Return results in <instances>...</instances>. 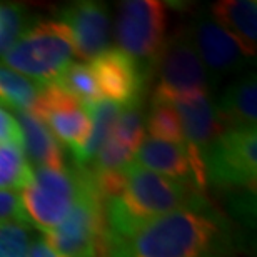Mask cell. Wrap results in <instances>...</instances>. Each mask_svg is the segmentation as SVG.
Wrapping results in <instances>:
<instances>
[{
  "instance_id": "1",
  "label": "cell",
  "mask_w": 257,
  "mask_h": 257,
  "mask_svg": "<svg viewBox=\"0 0 257 257\" xmlns=\"http://www.w3.org/2000/svg\"><path fill=\"white\" fill-rule=\"evenodd\" d=\"M227 245L222 217L209 205L184 207L105 240V257H220Z\"/></svg>"
},
{
  "instance_id": "2",
  "label": "cell",
  "mask_w": 257,
  "mask_h": 257,
  "mask_svg": "<svg viewBox=\"0 0 257 257\" xmlns=\"http://www.w3.org/2000/svg\"><path fill=\"white\" fill-rule=\"evenodd\" d=\"M205 194L134 162L122 169L119 189L104 200L105 240L122 237L152 219L205 202Z\"/></svg>"
},
{
  "instance_id": "3",
  "label": "cell",
  "mask_w": 257,
  "mask_h": 257,
  "mask_svg": "<svg viewBox=\"0 0 257 257\" xmlns=\"http://www.w3.org/2000/svg\"><path fill=\"white\" fill-rule=\"evenodd\" d=\"M74 57V45L69 29L54 20H39L25 29L12 47L4 55V65L27 79L50 84Z\"/></svg>"
},
{
  "instance_id": "4",
  "label": "cell",
  "mask_w": 257,
  "mask_h": 257,
  "mask_svg": "<svg viewBox=\"0 0 257 257\" xmlns=\"http://www.w3.org/2000/svg\"><path fill=\"white\" fill-rule=\"evenodd\" d=\"M44 239L50 247L67 257H100L104 254V200L85 169H79V194L70 214L54 230L44 234Z\"/></svg>"
},
{
  "instance_id": "5",
  "label": "cell",
  "mask_w": 257,
  "mask_h": 257,
  "mask_svg": "<svg viewBox=\"0 0 257 257\" xmlns=\"http://www.w3.org/2000/svg\"><path fill=\"white\" fill-rule=\"evenodd\" d=\"M169 12L157 0H125L119 4L115 39L119 49L142 69L149 79L167 44Z\"/></svg>"
},
{
  "instance_id": "6",
  "label": "cell",
  "mask_w": 257,
  "mask_h": 257,
  "mask_svg": "<svg viewBox=\"0 0 257 257\" xmlns=\"http://www.w3.org/2000/svg\"><path fill=\"white\" fill-rule=\"evenodd\" d=\"M202 161L207 184L255 194L257 128L225 131L210 144Z\"/></svg>"
},
{
  "instance_id": "7",
  "label": "cell",
  "mask_w": 257,
  "mask_h": 257,
  "mask_svg": "<svg viewBox=\"0 0 257 257\" xmlns=\"http://www.w3.org/2000/svg\"><path fill=\"white\" fill-rule=\"evenodd\" d=\"M157 85L154 100L174 102L209 94V75L200 62L187 27L177 30L164 47L156 65Z\"/></svg>"
},
{
  "instance_id": "8",
  "label": "cell",
  "mask_w": 257,
  "mask_h": 257,
  "mask_svg": "<svg viewBox=\"0 0 257 257\" xmlns=\"http://www.w3.org/2000/svg\"><path fill=\"white\" fill-rule=\"evenodd\" d=\"M79 194V169L37 167L32 182L22 191V205L32 227L42 234L54 230L65 220Z\"/></svg>"
},
{
  "instance_id": "9",
  "label": "cell",
  "mask_w": 257,
  "mask_h": 257,
  "mask_svg": "<svg viewBox=\"0 0 257 257\" xmlns=\"http://www.w3.org/2000/svg\"><path fill=\"white\" fill-rule=\"evenodd\" d=\"M30 114L40 119L59 142L70 152L84 147L90 132V119L85 107L54 84L42 85Z\"/></svg>"
},
{
  "instance_id": "10",
  "label": "cell",
  "mask_w": 257,
  "mask_h": 257,
  "mask_svg": "<svg viewBox=\"0 0 257 257\" xmlns=\"http://www.w3.org/2000/svg\"><path fill=\"white\" fill-rule=\"evenodd\" d=\"M132 162L159 176L187 184L200 194H205L207 189L204 164L195 161L186 144L162 142L147 137L139 146Z\"/></svg>"
},
{
  "instance_id": "11",
  "label": "cell",
  "mask_w": 257,
  "mask_h": 257,
  "mask_svg": "<svg viewBox=\"0 0 257 257\" xmlns=\"http://www.w3.org/2000/svg\"><path fill=\"white\" fill-rule=\"evenodd\" d=\"M90 70L95 77L102 100L114 102L122 107L142 100L147 77L120 49H107L92 59Z\"/></svg>"
},
{
  "instance_id": "12",
  "label": "cell",
  "mask_w": 257,
  "mask_h": 257,
  "mask_svg": "<svg viewBox=\"0 0 257 257\" xmlns=\"http://www.w3.org/2000/svg\"><path fill=\"white\" fill-rule=\"evenodd\" d=\"M187 32L209 77L219 80L224 75L240 72L247 65V59L239 50L237 44L214 22L212 17L204 14L195 15L187 25Z\"/></svg>"
},
{
  "instance_id": "13",
  "label": "cell",
  "mask_w": 257,
  "mask_h": 257,
  "mask_svg": "<svg viewBox=\"0 0 257 257\" xmlns=\"http://www.w3.org/2000/svg\"><path fill=\"white\" fill-rule=\"evenodd\" d=\"M60 22L69 29L74 54L92 60L110 47V14L105 4L84 0L67 5Z\"/></svg>"
},
{
  "instance_id": "14",
  "label": "cell",
  "mask_w": 257,
  "mask_h": 257,
  "mask_svg": "<svg viewBox=\"0 0 257 257\" xmlns=\"http://www.w3.org/2000/svg\"><path fill=\"white\" fill-rule=\"evenodd\" d=\"M171 104L181 119L186 146L189 147L192 156L204 164V152L207 151L215 139L225 132L217 114H215L212 99L209 97V94H204L189 97V99L174 100Z\"/></svg>"
},
{
  "instance_id": "15",
  "label": "cell",
  "mask_w": 257,
  "mask_h": 257,
  "mask_svg": "<svg viewBox=\"0 0 257 257\" xmlns=\"http://www.w3.org/2000/svg\"><path fill=\"white\" fill-rule=\"evenodd\" d=\"M214 105L225 131L257 128V80L254 72L230 82Z\"/></svg>"
},
{
  "instance_id": "16",
  "label": "cell",
  "mask_w": 257,
  "mask_h": 257,
  "mask_svg": "<svg viewBox=\"0 0 257 257\" xmlns=\"http://www.w3.org/2000/svg\"><path fill=\"white\" fill-rule=\"evenodd\" d=\"M214 22L227 32L245 59L257 54V2L220 0L210 7Z\"/></svg>"
},
{
  "instance_id": "17",
  "label": "cell",
  "mask_w": 257,
  "mask_h": 257,
  "mask_svg": "<svg viewBox=\"0 0 257 257\" xmlns=\"http://www.w3.org/2000/svg\"><path fill=\"white\" fill-rule=\"evenodd\" d=\"M15 119L22 131V147L35 166L52 171L67 169L60 142L42 120L30 112H17Z\"/></svg>"
},
{
  "instance_id": "18",
  "label": "cell",
  "mask_w": 257,
  "mask_h": 257,
  "mask_svg": "<svg viewBox=\"0 0 257 257\" xmlns=\"http://www.w3.org/2000/svg\"><path fill=\"white\" fill-rule=\"evenodd\" d=\"M90 119V132L87 137V142L79 151L72 152V157L75 161V167L84 169L94 161L99 154L102 146L107 142V139L114 131V125L119 119L124 107L109 100H99L94 104L84 105Z\"/></svg>"
},
{
  "instance_id": "19",
  "label": "cell",
  "mask_w": 257,
  "mask_h": 257,
  "mask_svg": "<svg viewBox=\"0 0 257 257\" xmlns=\"http://www.w3.org/2000/svg\"><path fill=\"white\" fill-rule=\"evenodd\" d=\"M40 94V84L0 64V104L15 112H30Z\"/></svg>"
},
{
  "instance_id": "20",
  "label": "cell",
  "mask_w": 257,
  "mask_h": 257,
  "mask_svg": "<svg viewBox=\"0 0 257 257\" xmlns=\"http://www.w3.org/2000/svg\"><path fill=\"white\" fill-rule=\"evenodd\" d=\"M50 84L72 95L82 105L102 100L95 77L92 74L90 65L87 64H69Z\"/></svg>"
},
{
  "instance_id": "21",
  "label": "cell",
  "mask_w": 257,
  "mask_h": 257,
  "mask_svg": "<svg viewBox=\"0 0 257 257\" xmlns=\"http://www.w3.org/2000/svg\"><path fill=\"white\" fill-rule=\"evenodd\" d=\"M34 169L30 167L22 147L14 144H0V189L24 191L32 182Z\"/></svg>"
},
{
  "instance_id": "22",
  "label": "cell",
  "mask_w": 257,
  "mask_h": 257,
  "mask_svg": "<svg viewBox=\"0 0 257 257\" xmlns=\"http://www.w3.org/2000/svg\"><path fill=\"white\" fill-rule=\"evenodd\" d=\"M146 127L152 139H157V141L162 142L186 144L181 119H179L174 105L169 104V102L152 99L151 110L147 114Z\"/></svg>"
},
{
  "instance_id": "23",
  "label": "cell",
  "mask_w": 257,
  "mask_h": 257,
  "mask_svg": "<svg viewBox=\"0 0 257 257\" xmlns=\"http://www.w3.org/2000/svg\"><path fill=\"white\" fill-rule=\"evenodd\" d=\"M25 25V9L19 4L0 2V55L17 42Z\"/></svg>"
},
{
  "instance_id": "24",
  "label": "cell",
  "mask_w": 257,
  "mask_h": 257,
  "mask_svg": "<svg viewBox=\"0 0 257 257\" xmlns=\"http://www.w3.org/2000/svg\"><path fill=\"white\" fill-rule=\"evenodd\" d=\"M30 229L15 222L0 224V257H29L32 244Z\"/></svg>"
},
{
  "instance_id": "25",
  "label": "cell",
  "mask_w": 257,
  "mask_h": 257,
  "mask_svg": "<svg viewBox=\"0 0 257 257\" xmlns=\"http://www.w3.org/2000/svg\"><path fill=\"white\" fill-rule=\"evenodd\" d=\"M5 222L24 224V225L32 227L27 219V214H25V210H24L22 199H20L17 194L0 189V224H5Z\"/></svg>"
},
{
  "instance_id": "26",
  "label": "cell",
  "mask_w": 257,
  "mask_h": 257,
  "mask_svg": "<svg viewBox=\"0 0 257 257\" xmlns=\"http://www.w3.org/2000/svg\"><path fill=\"white\" fill-rule=\"evenodd\" d=\"M0 144H14L22 147V131L17 119L0 107Z\"/></svg>"
},
{
  "instance_id": "27",
  "label": "cell",
  "mask_w": 257,
  "mask_h": 257,
  "mask_svg": "<svg viewBox=\"0 0 257 257\" xmlns=\"http://www.w3.org/2000/svg\"><path fill=\"white\" fill-rule=\"evenodd\" d=\"M29 257H67L64 254L57 252L55 249H52L50 245L45 242L44 237L34 239L29 249Z\"/></svg>"
}]
</instances>
